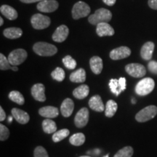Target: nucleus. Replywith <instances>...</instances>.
<instances>
[{"instance_id": "obj_39", "label": "nucleus", "mask_w": 157, "mask_h": 157, "mask_svg": "<svg viewBox=\"0 0 157 157\" xmlns=\"http://www.w3.org/2000/svg\"><path fill=\"white\" fill-rule=\"evenodd\" d=\"M148 5L151 9L157 10V0H148Z\"/></svg>"}, {"instance_id": "obj_27", "label": "nucleus", "mask_w": 157, "mask_h": 157, "mask_svg": "<svg viewBox=\"0 0 157 157\" xmlns=\"http://www.w3.org/2000/svg\"><path fill=\"white\" fill-rule=\"evenodd\" d=\"M69 142L71 145L75 146H80L85 142V136L83 133L78 132L74 134L70 137Z\"/></svg>"}, {"instance_id": "obj_35", "label": "nucleus", "mask_w": 157, "mask_h": 157, "mask_svg": "<svg viewBox=\"0 0 157 157\" xmlns=\"http://www.w3.org/2000/svg\"><path fill=\"white\" fill-rule=\"evenodd\" d=\"M10 136V131L5 125L0 124V140L2 141L6 140Z\"/></svg>"}, {"instance_id": "obj_33", "label": "nucleus", "mask_w": 157, "mask_h": 157, "mask_svg": "<svg viewBox=\"0 0 157 157\" xmlns=\"http://www.w3.org/2000/svg\"><path fill=\"white\" fill-rule=\"evenodd\" d=\"M63 63L68 69L72 70L76 67V62L71 56H67L63 58Z\"/></svg>"}, {"instance_id": "obj_17", "label": "nucleus", "mask_w": 157, "mask_h": 157, "mask_svg": "<svg viewBox=\"0 0 157 157\" xmlns=\"http://www.w3.org/2000/svg\"><path fill=\"white\" fill-rule=\"evenodd\" d=\"M155 45L152 42H148L143 45L140 50V56L143 60H149L152 58Z\"/></svg>"}, {"instance_id": "obj_46", "label": "nucleus", "mask_w": 157, "mask_h": 157, "mask_svg": "<svg viewBox=\"0 0 157 157\" xmlns=\"http://www.w3.org/2000/svg\"><path fill=\"white\" fill-rule=\"evenodd\" d=\"M132 103H135V101L134 100V98H133V99L132 100Z\"/></svg>"}, {"instance_id": "obj_21", "label": "nucleus", "mask_w": 157, "mask_h": 157, "mask_svg": "<svg viewBox=\"0 0 157 157\" xmlns=\"http://www.w3.org/2000/svg\"><path fill=\"white\" fill-rule=\"evenodd\" d=\"M0 11H1V13L4 16L7 17V19L10 20V21H14V20L17 19V11L11 6L4 5L0 7Z\"/></svg>"}, {"instance_id": "obj_29", "label": "nucleus", "mask_w": 157, "mask_h": 157, "mask_svg": "<svg viewBox=\"0 0 157 157\" xmlns=\"http://www.w3.org/2000/svg\"><path fill=\"white\" fill-rule=\"evenodd\" d=\"M69 130L67 129H60V130L58 131V132H56L52 135V140L54 141L55 143H58L60 141L63 140V139L66 138L69 135Z\"/></svg>"}, {"instance_id": "obj_16", "label": "nucleus", "mask_w": 157, "mask_h": 157, "mask_svg": "<svg viewBox=\"0 0 157 157\" xmlns=\"http://www.w3.org/2000/svg\"><path fill=\"white\" fill-rule=\"evenodd\" d=\"M89 106L90 109H93V111H97V112H102V111H105V106H104L101 97L98 95H94L90 98L89 101Z\"/></svg>"}, {"instance_id": "obj_6", "label": "nucleus", "mask_w": 157, "mask_h": 157, "mask_svg": "<svg viewBox=\"0 0 157 157\" xmlns=\"http://www.w3.org/2000/svg\"><path fill=\"white\" fill-rule=\"evenodd\" d=\"M50 18L42 14H35L31 17V23L33 28L37 30L47 29L50 25Z\"/></svg>"}, {"instance_id": "obj_32", "label": "nucleus", "mask_w": 157, "mask_h": 157, "mask_svg": "<svg viewBox=\"0 0 157 157\" xmlns=\"http://www.w3.org/2000/svg\"><path fill=\"white\" fill-rule=\"evenodd\" d=\"M51 76L53 79L56 80L58 82H62L63 81V79L65 78V71L64 70L61 68H56L51 73Z\"/></svg>"}, {"instance_id": "obj_41", "label": "nucleus", "mask_w": 157, "mask_h": 157, "mask_svg": "<svg viewBox=\"0 0 157 157\" xmlns=\"http://www.w3.org/2000/svg\"><path fill=\"white\" fill-rule=\"evenodd\" d=\"M103 1L105 5L109 6H112L116 3V1H117V0H103Z\"/></svg>"}, {"instance_id": "obj_24", "label": "nucleus", "mask_w": 157, "mask_h": 157, "mask_svg": "<svg viewBox=\"0 0 157 157\" xmlns=\"http://www.w3.org/2000/svg\"><path fill=\"white\" fill-rule=\"evenodd\" d=\"M70 80L76 83H82L86 80V72L83 68H78L70 75Z\"/></svg>"}, {"instance_id": "obj_44", "label": "nucleus", "mask_w": 157, "mask_h": 157, "mask_svg": "<svg viewBox=\"0 0 157 157\" xmlns=\"http://www.w3.org/2000/svg\"><path fill=\"white\" fill-rule=\"evenodd\" d=\"M12 70L14 71H17L18 68H17V66H13V68H12Z\"/></svg>"}, {"instance_id": "obj_38", "label": "nucleus", "mask_w": 157, "mask_h": 157, "mask_svg": "<svg viewBox=\"0 0 157 157\" xmlns=\"http://www.w3.org/2000/svg\"><path fill=\"white\" fill-rule=\"evenodd\" d=\"M119 86H120V88H121V91H124V90H126L127 81H126V78H125L124 77L119 78Z\"/></svg>"}, {"instance_id": "obj_14", "label": "nucleus", "mask_w": 157, "mask_h": 157, "mask_svg": "<svg viewBox=\"0 0 157 157\" xmlns=\"http://www.w3.org/2000/svg\"><path fill=\"white\" fill-rule=\"evenodd\" d=\"M11 112L12 115L14 117L15 120L18 123L21 124H27L29 121L30 117H29V113L23 111V110L14 108V109H12Z\"/></svg>"}, {"instance_id": "obj_3", "label": "nucleus", "mask_w": 157, "mask_h": 157, "mask_svg": "<svg viewBox=\"0 0 157 157\" xmlns=\"http://www.w3.org/2000/svg\"><path fill=\"white\" fill-rule=\"evenodd\" d=\"M155 82L151 78H144L138 82L135 86V93L140 96H145L150 94L154 90Z\"/></svg>"}, {"instance_id": "obj_7", "label": "nucleus", "mask_w": 157, "mask_h": 157, "mask_svg": "<svg viewBox=\"0 0 157 157\" xmlns=\"http://www.w3.org/2000/svg\"><path fill=\"white\" fill-rule=\"evenodd\" d=\"M26 51L23 49H17L12 51L9 54L8 60L13 66H17L18 65H21L25 61V59L27 58Z\"/></svg>"}, {"instance_id": "obj_8", "label": "nucleus", "mask_w": 157, "mask_h": 157, "mask_svg": "<svg viewBox=\"0 0 157 157\" xmlns=\"http://www.w3.org/2000/svg\"><path fill=\"white\" fill-rule=\"evenodd\" d=\"M125 71L129 75L135 78H140L146 75V70L144 66L140 63H129L125 66Z\"/></svg>"}, {"instance_id": "obj_23", "label": "nucleus", "mask_w": 157, "mask_h": 157, "mask_svg": "<svg viewBox=\"0 0 157 157\" xmlns=\"http://www.w3.org/2000/svg\"><path fill=\"white\" fill-rule=\"evenodd\" d=\"M3 34L5 37L10 39H18L22 36L23 31L20 28L12 27V28H7L5 29Z\"/></svg>"}, {"instance_id": "obj_22", "label": "nucleus", "mask_w": 157, "mask_h": 157, "mask_svg": "<svg viewBox=\"0 0 157 157\" xmlns=\"http://www.w3.org/2000/svg\"><path fill=\"white\" fill-rule=\"evenodd\" d=\"M90 88L87 84H82L73 91V95L76 99H84L89 95Z\"/></svg>"}, {"instance_id": "obj_13", "label": "nucleus", "mask_w": 157, "mask_h": 157, "mask_svg": "<svg viewBox=\"0 0 157 157\" xmlns=\"http://www.w3.org/2000/svg\"><path fill=\"white\" fill-rule=\"evenodd\" d=\"M45 87L44 84L38 83L34 84L31 88V95L36 101L44 102L46 101V96L44 93Z\"/></svg>"}, {"instance_id": "obj_2", "label": "nucleus", "mask_w": 157, "mask_h": 157, "mask_svg": "<svg viewBox=\"0 0 157 157\" xmlns=\"http://www.w3.org/2000/svg\"><path fill=\"white\" fill-rule=\"evenodd\" d=\"M34 52L40 56H52L58 52V49L55 45L47 42H39L33 46Z\"/></svg>"}, {"instance_id": "obj_15", "label": "nucleus", "mask_w": 157, "mask_h": 157, "mask_svg": "<svg viewBox=\"0 0 157 157\" xmlns=\"http://www.w3.org/2000/svg\"><path fill=\"white\" fill-rule=\"evenodd\" d=\"M96 32H97L98 36L103 37L106 36H113L115 31L108 23H101L97 25Z\"/></svg>"}, {"instance_id": "obj_26", "label": "nucleus", "mask_w": 157, "mask_h": 157, "mask_svg": "<svg viewBox=\"0 0 157 157\" xmlns=\"http://www.w3.org/2000/svg\"><path fill=\"white\" fill-rule=\"evenodd\" d=\"M117 103L113 100H109L106 103L105 108V114L107 117H112L117 111Z\"/></svg>"}, {"instance_id": "obj_34", "label": "nucleus", "mask_w": 157, "mask_h": 157, "mask_svg": "<svg viewBox=\"0 0 157 157\" xmlns=\"http://www.w3.org/2000/svg\"><path fill=\"white\" fill-rule=\"evenodd\" d=\"M13 66L10 63L8 58H7L2 53L0 54V69L2 71L12 69Z\"/></svg>"}, {"instance_id": "obj_36", "label": "nucleus", "mask_w": 157, "mask_h": 157, "mask_svg": "<svg viewBox=\"0 0 157 157\" xmlns=\"http://www.w3.org/2000/svg\"><path fill=\"white\" fill-rule=\"evenodd\" d=\"M34 157H49L46 149L42 146H37L34 152Z\"/></svg>"}, {"instance_id": "obj_19", "label": "nucleus", "mask_w": 157, "mask_h": 157, "mask_svg": "<svg viewBox=\"0 0 157 157\" xmlns=\"http://www.w3.org/2000/svg\"><path fill=\"white\" fill-rule=\"evenodd\" d=\"M39 115L47 119L56 118L59 115V111L56 107L54 106H44L39 110Z\"/></svg>"}, {"instance_id": "obj_20", "label": "nucleus", "mask_w": 157, "mask_h": 157, "mask_svg": "<svg viewBox=\"0 0 157 157\" xmlns=\"http://www.w3.org/2000/svg\"><path fill=\"white\" fill-rule=\"evenodd\" d=\"M90 68L95 74H100L103 70V60L98 56H94L90 60Z\"/></svg>"}, {"instance_id": "obj_12", "label": "nucleus", "mask_w": 157, "mask_h": 157, "mask_svg": "<svg viewBox=\"0 0 157 157\" xmlns=\"http://www.w3.org/2000/svg\"><path fill=\"white\" fill-rule=\"evenodd\" d=\"M68 34L69 30L68 27L65 25H61L55 31L54 34H52V39L56 42H63L67 39Z\"/></svg>"}, {"instance_id": "obj_10", "label": "nucleus", "mask_w": 157, "mask_h": 157, "mask_svg": "<svg viewBox=\"0 0 157 157\" xmlns=\"http://www.w3.org/2000/svg\"><path fill=\"white\" fill-rule=\"evenodd\" d=\"M59 4L56 0H44L39 2L36 7L42 13H52L58 8Z\"/></svg>"}, {"instance_id": "obj_47", "label": "nucleus", "mask_w": 157, "mask_h": 157, "mask_svg": "<svg viewBox=\"0 0 157 157\" xmlns=\"http://www.w3.org/2000/svg\"><path fill=\"white\" fill-rule=\"evenodd\" d=\"M109 154H107V155H105V156H103V157H109Z\"/></svg>"}, {"instance_id": "obj_1", "label": "nucleus", "mask_w": 157, "mask_h": 157, "mask_svg": "<svg viewBox=\"0 0 157 157\" xmlns=\"http://www.w3.org/2000/svg\"><path fill=\"white\" fill-rule=\"evenodd\" d=\"M112 18V13L105 8L98 9L94 14L88 17L89 22L93 25H98L101 23H108Z\"/></svg>"}, {"instance_id": "obj_37", "label": "nucleus", "mask_w": 157, "mask_h": 157, "mask_svg": "<svg viewBox=\"0 0 157 157\" xmlns=\"http://www.w3.org/2000/svg\"><path fill=\"white\" fill-rule=\"evenodd\" d=\"M148 68L149 71L152 74H157V62L154 60H151L148 64Z\"/></svg>"}, {"instance_id": "obj_43", "label": "nucleus", "mask_w": 157, "mask_h": 157, "mask_svg": "<svg viewBox=\"0 0 157 157\" xmlns=\"http://www.w3.org/2000/svg\"><path fill=\"white\" fill-rule=\"evenodd\" d=\"M13 116H9V117H8V122L9 123H11L12 122V121H13Z\"/></svg>"}, {"instance_id": "obj_31", "label": "nucleus", "mask_w": 157, "mask_h": 157, "mask_svg": "<svg viewBox=\"0 0 157 157\" xmlns=\"http://www.w3.org/2000/svg\"><path fill=\"white\" fill-rule=\"evenodd\" d=\"M133 148L131 146L124 147L121 150H119L113 157H132L133 155Z\"/></svg>"}, {"instance_id": "obj_30", "label": "nucleus", "mask_w": 157, "mask_h": 157, "mask_svg": "<svg viewBox=\"0 0 157 157\" xmlns=\"http://www.w3.org/2000/svg\"><path fill=\"white\" fill-rule=\"evenodd\" d=\"M109 87L111 90V93L114 94L116 96H119L121 92V90L120 88L119 84V79H116V78H111L109 82Z\"/></svg>"}, {"instance_id": "obj_11", "label": "nucleus", "mask_w": 157, "mask_h": 157, "mask_svg": "<svg viewBox=\"0 0 157 157\" xmlns=\"http://www.w3.org/2000/svg\"><path fill=\"white\" fill-rule=\"evenodd\" d=\"M131 55V50L128 47H119L116 49H113V50L111 51L110 52V58L112 60H121V59H124L128 58V57Z\"/></svg>"}, {"instance_id": "obj_42", "label": "nucleus", "mask_w": 157, "mask_h": 157, "mask_svg": "<svg viewBox=\"0 0 157 157\" xmlns=\"http://www.w3.org/2000/svg\"><path fill=\"white\" fill-rule=\"evenodd\" d=\"M21 2H22L23 3H27V4H29V3H34V2H42V1H44V0H20Z\"/></svg>"}, {"instance_id": "obj_48", "label": "nucleus", "mask_w": 157, "mask_h": 157, "mask_svg": "<svg viewBox=\"0 0 157 157\" xmlns=\"http://www.w3.org/2000/svg\"><path fill=\"white\" fill-rule=\"evenodd\" d=\"M79 157H90V156H79Z\"/></svg>"}, {"instance_id": "obj_28", "label": "nucleus", "mask_w": 157, "mask_h": 157, "mask_svg": "<svg viewBox=\"0 0 157 157\" xmlns=\"http://www.w3.org/2000/svg\"><path fill=\"white\" fill-rule=\"evenodd\" d=\"M8 97L12 101L15 102L18 105H23L25 103V99L22 94L18 91H12L9 93Z\"/></svg>"}, {"instance_id": "obj_9", "label": "nucleus", "mask_w": 157, "mask_h": 157, "mask_svg": "<svg viewBox=\"0 0 157 157\" xmlns=\"http://www.w3.org/2000/svg\"><path fill=\"white\" fill-rule=\"evenodd\" d=\"M89 111L87 108H82L78 111L74 118V124L78 128H82L87 124L89 121Z\"/></svg>"}, {"instance_id": "obj_4", "label": "nucleus", "mask_w": 157, "mask_h": 157, "mask_svg": "<svg viewBox=\"0 0 157 157\" xmlns=\"http://www.w3.org/2000/svg\"><path fill=\"white\" fill-rule=\"evenodd\" d=\"M157 114V107L155 105H148L140 110L135 116V119L138 122H146L154 119Z\"/></svg>"}, {"instance_id": "obj_18", "label": "nucleus", "mask_w": 157, "mask_h": 157, "mask_svg": "<svg viewBox=\"0 0 157 157\" xmlns=\"http://www.w3.org/2000/svg\"><path fill=\"white\" fill-rule=\"evenodd\" d=\"M74 109V103L70 98H66L61 104L60 111L64 117H69L72 114Z\"/></svg>"}, {"instance_id": "obj_45", "label": "nucleus", "mask_w": 157, "mask_h": 157, "mask_svg": "<svg viewBox=\"0 0 157 157\" xmlns=\"http://www.w3.org/2000/svg\"><path fill=\"white\" fill-rule=\"evenodd\" d=\"M3 23H4V20H3L2 17H0V25H2Z\"/></svg>"}, {"instance_id": "obj_25", "label": "nucleus", "mask_w": 157, "mask_h": 157, "mask_svg": "<svg viewBox=\"0 0 157 157\" xmlns=\"http://www.w3.org/2000/svg\"><path fill=\"white\" fill-rule=\"evenodd\" d=\"M43 131L47 134H52L56 132L57 125L54 121L50 119H46L42 121Z\"/></svg>"}, {"instance_id": "obj_5", "label": "nucleus", "mask_w": 157, "mask_h": 157, "mask_svg": "<svg viewBox=\"0 0 157 157\" xmlns=\"http://www.w3.org/2000/svg\"><path fill=\"white\" fill-rule=\"evenodd\" d=\"M90 13V7L87 3L79 1L74 5L72 9V16L75 20H78L82 17H85Z\"/></svg>"}, {"instance_id": "obj_40", "label": "nucleus", "mask_w": 157, "mask_h": 157, "mask_svg": "<svg viewBox=\"0 0 157 157\" xmlns=\"http://www.w3.org/2000/svg\"><path fill=\"white\" fill-rule=\"evenodd\" d=\"M6 118V113L4 111L2 107H0V121H3Z\"/></svg>"}]
</instances>
